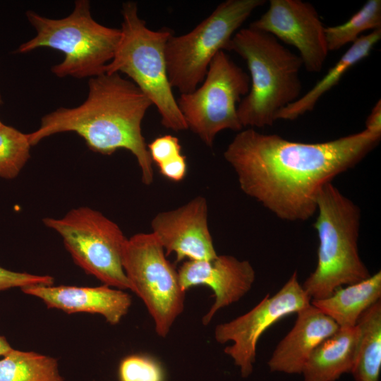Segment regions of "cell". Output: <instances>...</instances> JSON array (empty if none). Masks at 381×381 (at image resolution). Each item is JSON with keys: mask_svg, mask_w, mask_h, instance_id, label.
<instances>
[{"mask_svg": "<svg viewBox=\"0 0 381 381\" xmlns=\"http://www.w3.org/2000/svg\"><path fill=\"white\" fill-rule=\"evenodd\" d=\"M380 138L381 134L364 129L307 143L248 128L236 135L224 157L244 193L281 219L306 221L316 212L321 188L360 162Z\"/></svg>", "mask_w": 381, "mask_h": 381, "instance_id": "cell-1", "label": "cell"}, {"mask_svg": "<svg viewBox=\"0 0 381 381\" xmlns=\"http://www.w3.org/2000/svg\"><path fill=\"white\" fill-rule=\"evenodd\" d=\"M152 105L133 82L119 73H104L89 79L82 104L43 116L39 128L28 133L29 140L33 146L52 135L74 132L93 152L111 155L119 149L127 150L135 157L142 181L148 186L153 182L154 170L141 123Z\"/></svg>", "mask_w": 381, "mask_h": 381, "instance_id": "cell-2", "label": "cell"}, {"mask_svg": "<svg viewBox=\"0 0 381 381\" xmlns=\"http://www.w3.org/2000/svg\"><path fill=\"white\" fill-rule=\"evenodd\" d=\"M227 51L242 57L250 72L249 92L237 107L243 128L272 126L277 113L300 97L301 59L273 35L250 27L234 34Z\"/></svg>", "mask_w": 381, "mask_h": 381, "instance_id": "cell-3", "label": "cell"}, {"mask_svg": "<svg viewBox=\"0 0 381 381\" xmlns=\"http://www.w3.org/2000/svg\"><path fill=\"white\" fill-rule=\"evenodd\" d=\"M316 212L318 263L301 284L310 300L326 298L337 289L371 275L358 253L359 207L331 182L320 190Z\"/></svg>", "mask_w": 381, "mask_h": 381, "instance_id": "cell-4", "label": "cell"}, {"mask_svg": "<svg viewBox=\"0 0 381 381\" xmlns=\"http://www.w3.org/2000/svg\"><path fill=\"white\" fill-rule=\"evenodd\" d=\"M25 16L36 35L16 52L25 54L41 47L60 51L63 61L51 68L58 78L90 79L104 73L121 35L120 29L102 25L92 17L87 0L75 1L73 11L65 18H49L31 10Z\"/></svg>", "mask_w": 381, "mask_h": 381, "instance_id": "cell-5", "label": "cell"}, {"mask_svg": "<svg viewBox=\"0 0 381 381\" xmlns=\"http://www.w3.org/2000/svg\"><path fill=\"white\" fill-rule=\"evenodd\" d=\"M121 15V38L104 73L128 75L156 107L164 127L174 131L187 130L167 74L165 46L173 32L148 28L134 1L123 3Z\"/></svg>", "mask_w": 381, "mask_h": 381, "instance_id": "cell-6", "label": "cell"}, {"mask_svg": "<svg viewBox=\"0 0 381 381\" xmlns=\"http://www.w3.org/2000/svg\"><path fill=\"white\" fill-rule=\"evenodd\" d=\"M265 0H226L186 34L168 39L165 58L170 85L181 94L193 92L210 64L229 44L238 28Z\"/></svg>", "mask_w": 381, "mask_h": 381, "instance_id": "cell-7", "label": "cell"}, {"mask_svg": "<svg viewBox=\"0 0 381 381\" xmlns=\"http://www.w3.org/2000/svg\"><path fill=\"white\" fill-rule=\"evenodd\" d=\"M44 224L62 238L75 263L104 285L131 289L122 255L127 238L120 227L102 213L79 207L60 218L45 217Z\"/></svg>", "mask_w": 381, "mask_h": 381, "instance_id": "cell-8", "label": "cell"}, {"mask_svg": "<svg viewBox=\"0 0 381 381\" xmlns=\"http://www.w3.org/2000/svg\"><path fill=\"white\" fill-rule=\"evenodd\" d=\"M122 264L131 290L145 305L157 334L166 337L184 309L186 291L180 286L178 271L152 232L127 238Z\"/></svg>", "mask_w": 381, "mask_h": 381, "instance_id": "cell-9", "label": "cell"}, {"mask_svg": "<svg viewBox=\"0 0 381 381\" xmlns=\"http://www.w3.org/2000/svg\"><path fill=\"white\" fill-rule=\"evenodd\" d=\"M250 85L249 75L224 51L219 52L210 64L202 85L176 99L188 129L208 147L223 130L241 131L243 128L237 107Z\"/></svg>", "mask_w": 381, "mask_h": 381, "instance_id": "cell-10", "label": "cell"}, {"mask_svg": "<svg viewBox=\"0 0 381 381\" xmlns=\"http://www.w3.org/2000/svg\"><path fill=\"white\" fill-rule=\"evenodd\" d=\"M310 301L294 272L274 295L267 294L246 313L217 325L214 339L222 344L232 342L224 351L240 368L241 376L248 377L253 370L256 346L262 334L280 319L308 306Z\"/></svg>", "mask_w": 381, "mask_h": 381, "instance_id": "cell-11", "label": "cell"}, {"mask_svg": "<svg viewBox=\"0 0 381 381\" xmlns=\"http://www.w3.org/2000/svg\"><path fill=\"white\" fill-rule=\"evenodd\" d=\"M249 27L294 47L307 71L320 73L322 69L329 52L325 27L310 3L270 0L266 12Z\"/></svg>", "mask_w": 381, "mask_h": 381, "instance_id": "cell-12", "label": "cell"}, {"mask_svg": "<svg viewBox=\"0 0 381 381\" xmlns=\"http://www.w3.org/2000/svg\"><path fill=\"white\" fill-rule=\"evenodd\" d=\"M152 233L167 256L176 254V262L207 260L217 254L208 227V206L202 196L172 210L158 213L151 222Z\"/></svg>", "mask_w": 381, "mask_h": 381, "instance_id": "cell-13", "label": "cell"}, {"mask_svg": "<svg viewBox=\"0 0 381 381\" xmlns=\"http://www.w3.org/2000/svg\"><path fill=\"white\" fill-rule=\"evenodd\" d=\"M179 284L186 291L198 285L209 286L214 301L202 319L207 325L220 309L242 298L252 288L255 272L248 260L221 255L207 260H187L178 270Z\"/></svg>", "mask_w": 381, "mask_h": 381, "instance_id": "cell-14", "label": "cell"}, {"mask_svg": "<svg viewBox=\"0 0 381 381\" xmlns=\"http://www.w3.org/2000/svg\"><path fill=\"white\" fill-rule=\"evenodd\" d=\"M21 290L40 298L49 308L67 313L99 314L111 325L118 324L131 306L128 294L107 285L87 287L38 284L24 286Z\"/></svg>", "mask_w": 381, "mask_h": 381, "instance_id": "cell-15", "label": "cell"}, {"mask_svg": "<svg viewBox=\"0 0 381 381\" xmlns=\"http://www.w3.org/2000/svg\"><path fill=\"white\" fill-rule=\"evenodd\" d=\"M296 314L292 329L278 343L267 362L271 372L301 374L313 351L339 328L311 303Z\"/></svg>", "mask_w": 381, "mask_h": 381, "instance_id": "cell-16", "label": "cell"}, {"mask_svg": "<svg viewBox=\"0 0 381 381\" xmlns=\"http://www.w3.org/2000/svg\"><path fill=\"white\" fill-rule=\"evenodd\" d=\"M358 338L356 325L339 327L310 353L301 372L303 381H336L342 375L351 373Z\"/></svg>", "mask_w": 381, "mask_h": 381, "instance_id": "cell-17", "label": "cell"}, {"mask_svg": "<svg viewBox=\"0 0 381 381\" xmlns=\"http://www.w3.org/2000/svg\"><path fill=\"white\" fill-rule=\"evenodd\" d=\"M345 287L329 297L310 303L332 319L339 327H353L361 315L381 298V272Z\"/></svg>", "mask_w": 381, "mask_h": 381, "instance_id": "cell-18", "label": "cell"}, {"mask_svg": "<svg viewBox=\"0 0 381 381\" xmlns=\"http://www.w3.org/2000/svg\"><path fill=\"white\" fill-rule=\"evenodd\" d=\"M380 39L381 29L360 36L309 91L281 109L276 116V120L293 121L313 111L320 97L338 84L351 68L366 58Z\"/></svg>", "mask_w": 381, "mask_h": 381, "instance_id": "cell-19", "label": "cell"}, {"mask_svg": "<svg viewBox=\"0 0 381 381\" xmlns=\"http://www.w3.org/2000/svg\"><path fill=\"white\" fill-rule=\"evenodd\" d=\"M358 338L351 374L355 381H380L381 373V301L359 318Z\"/></svg>", "mask_w": 381, "mask_h": 381, "instance_id": "cell-20", "label": "cell"}, {"mask_svg": "<svg viewBox=\"0 0 381 381\" xmlns=\"http://www.w3.org/2000/svg\"><path fill=\"white\" fill-rule=\"evenodd\" d=\"M0 381H63L56 359L12 349L0 359Z\"/></svg>", "mask_w": 381, "mask_h": 381, "instance_id": "cell-21", "label": "cell"}, {"mask_svg": "<svg viewBox=\"0 0 381 381\" xmlns=\"http://www.w3.org/2000/svg\"><path fill=\"white\" fill-rule=\"evenodd\" d=\"M381 29V1L368 0L345 23L325 27V33L329 52L353 43L360 34L368 30Z\"/></svg>", "mask_w": 381, "mask_h": 381, "instance_id": "cell-22", "label": "cell"}, {"mask_svg": "<svg viewBox=\"0 0 381 381\" xmlns=\"http://www.w3.org/2000/svg\"><path fill=\"white\" fill-rule=\"evenodd\" d=\"M28 133L4 125L0 129V178L15 179L30 157Z\"/></svg>", "mask_w": 381, "mask_h": 381, "instance_id": "cell-23", "label": "cell"}, {"mask_svg": "<svg viewBox=\"0 0 381 381\" xmlns=\"http://www.w3.org/2000/svg\"><path fill=\"white\" fill-rule=\"evenodd\" d=\"M120 381H163V370L152 357L133 354L125 357L119 368Z\"/></svg>", "mask_w": 381, "mask_h": 381, "instance_id": "cell-24", "label": "cell"}, {"mask_svg": "<svg viewBox=\"0 0 381 381\" xmlns=\"http://www.w3.org/2000/svg\"><path fill=\"white\" fill-rule=\"evenodd\" d=\"M54 279L49 275H35L17 272L0 267V291L13 287L20 289L30 285H53Z\"/></svg>", "mask_w": 381, "mask_h": 381, "instance_id": "cell-25", "label": "cell"}, {"mask_svg": "<svg viewBox=\"0 0 381 381\" xmlns=\"http://www.w3.org/2000/svg\"><path fill=\"white\" fill-rule=\"evenodd\" d=\"M152 162L157 166L181 155V145L177 137L166 135L156 138L147 145Z\"/></svg>", "mask_w": 381, "mask_h": 381, "instance_id": "cell-26", "label": "cell"}, {"mask_svg": "<svg viewBox=\"0 0 381 381\" xmlns=\"http://www.w3.org/2000/svg\"><path fill=\"white\" fill-rule=\"evenodd\" d=\"M164 177L179 182L184 179L187 172L186 157L182 154L158 166Z\"/></svg>", "mask_w": 381, "mask_h": 381, "instance_id": "cell-27", "label": "cell"}, {"mask_svg": "<svg viewBox=\"0 0 381 381\" xmlns=\"http://www.w3.org/2000/svg\"><path fill=\"white\" fill-rule=\"evenodd\" d=\"M365 130L381 134V100L379 99L373 107L365 121Z\"/></svg>", "mask_w": 381, "mask_h": 381, "instance_id": "cell-28", "label": "cell"}, {"mask_svg": "<svg viewBox=\"0 0 381 381\" xmlns=\"http://www.w3.org/2000/svg\"><path fill=\"white\" fill-rule=\"evenodd\" d=\"M12 349L4 337L0 336V356H3Z\"/></svg>", "mask_w": 381, "mask_h": 381, "instance_id": "cell-29", "label": "cell"}, {"mask_svg": "<svg viewBox=\"0 0 381 381\" xmlns=\"http://www.w3.org/2000/svg\"><path fill=\"white\" fill-rule=\"evenodd\" d=\"M3 104V99H2V97L0 92V104Z\"/></svg>", "mask_w": 381, "mask_h": 381, "instance_id": "cell-30", "label": "cell"}, {"mask_svg": "<svg viewBox=\"0 0 381 381\" xmlns=\"http://www.w3.org/2000/svg\"><path fill=\"white\" fill-rule=\"evenodd\" d=\"M5 124L1 122L0 120V129L4 126Z\"/></svg>", "mask_w": 381, "mask_h": 381, "instance_id": "cell-31", "label": "cell"}]
</instances>
